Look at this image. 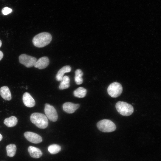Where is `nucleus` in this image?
Returning <instances> with one entry per match:
<instances>
[{
    "label": "nucleus",
    "mask_w": 161,
    "mask_h": 161,
    "mask_svg": "<svg viewBox=\"0 0 161 161\" xmlns=\"http://www.w3.org/2000/svg\"><path fill=\"white\" fill-rule=\"evenodd\" d=\"M71 68L69 65L64 66L58 72L56 76V80L59 81H61L65 73L69 72L71 71Z\"/></svg>",
    "instance_id": "ddd939ff"
},
{
    "label": "nucleus",
    "mask_w": 161,
    "mask_h": 161,
    "mask_svg": "<svg viewBox=\"0 0 161 161\" xmlns=\"http://www.w3.org/2000/svg\"><path fill=\"white\" fill-rule=\"evenodd\" d=\"M115 107L117 111L123 116H129L133 112L134 109L132 106L126 102L119 101L116 104Z\"/></svg>",
    "instance_id": "7ed1b4c3"
},
{
    "label": "nucleus",
    "mask_w": 161,
    "mask_h": 161,
    "mask_svg": "<svg viewBox=\"0 0 161 161\" xmlns=\"http://www.w3.org/2000/svg\"><path fill=\"white\" fill-rule=\"evenodd\" d=\"M97 126L100 131L104 132H110L114 131L116 129L114 123L108 119H103L97 122Z\"/></svg>",
    "instance_id": "20e7f679"
},
{
    "label": "nucleus",
    "mask_w": 161,
    "mask_h": 161,
    "mask_svg": "<svg viewBox=\"0 0 161 161\" xmlns=\"http://www.w3.org/2000/svg\"><path fill=\"white\" fill-rule=\"evenodd\" d=\"M80 106L78 104H75L70 102H67L63 105V110L69 114L74 113Z\"/></svg>",
    "instance_id": "9d476101"
},
{
    "label": "nucleus",
    "mask_w": 161,
    "mask_h": 161,
    "mask_svg": "<svg viewBox=\"0 0 161 161\" xmlns=\"http://www.w3.org/2000/svg\"><path fill=\"white\" fill-rule=\"evenodd\" d=\"M4 56L3 52L0 50V61L2 59Z\"/></svg>",
    "instance_id": "4be33fe9"
},
{
    "label": "nucleus",
    "mask_w": 161,
    "mask_h": 161,
    "mask_svg": "<svg viewBox=\"0 0 161 161\" xmlns=\"http://www.w3.org/2000/svg\"><path fill=\"white\" fill-rule=\"evenodd\" d=\"M87 93V90L83 87H79L75 89L73 92L74 96L79 98L84 97Z\"/></svg>",
    "instance_id": "f3484780"
},
{
    "label": "nucleus",
    "mask_w": 161,
    "mask_h": 161,
    "mask_svg": "<svg viewBox=\"0 0 161 161\" xmlns=\"http://www.w3.org/2000/svg\"><path fill=\"white\" fill-rule=\"evenodd\" d=\"M44 112L47 117L50 120L54 122L57 120L58 118L57 113L53 106L46 103L45 105Z\"/></svg>",
    "instance_id": "0eeeda50"
},
{
    "label": "nucleus",
    "mask_w": 161,
    "mask_h": 161,
    "mask_svg": "<svg viewBox=\"0 0 161 161\" xmlns=\"http://www.w3.org/2000/svg\"><path fill=\"white\" fill-rule=\"evenodd\" d=\"M17 118L14 116L5 119L4 121V124L9 127L14 126L17 124Z\"/></svg>",
    "instance_id": "2eb2a0df"
},
{
    "label": "nucleus",
    "mask_w": 161,
    "mask_h": 161,
    "mask_svg": "<svg viewBox=\"0 0 161 161\" xmlns=\"http://www.w3.org/2000/svg\"><path fill=\"white\" fill-rule=\"evenodd\" d=\"M2 139V135L0 134V141Z\"/></svg>",
    "instance_id": "5701e85b"
},
{
    "label": "nucleus",
    "mask_w": 161,
    "mask_h": 161,
    "mask_svg": "<svg viewBox=\"0 0 161 161\" xmlns=\"http://www.w3.org/2000/svg\"><path fill=\"white\" fill-rule=\"evenodd\" d=\"M107 92L111 97H117L121 94L123 92V87L120 83L114 82L109 85Z\"/></svg>",
    "instance_id": "39448f33"
},
{
    "label": "nucleus",
    "mask_w": 161,
    "mask_h": 161,
    "mask_svg": "<svg viewBox=\"0 0 161 161\" xmlns=\"http://www.w3.org/2000/svg\"><path fill=\"white\" fill-rule=\"evenodd\" d=\"M70 79L68 76L65 75L63 77L60 83L59 88L63 90L68 88L70 86Z\"/></svg>",
    "instance_id": "dca6fc26"
},
{
    "label": "nucleus",
    "mask_w": 161,
    "mask_h": 161,
    "mask_svg": "<svg viewBox=\"0 0 161 161\" xmlns=\"http://www.w3.org/2000/svg\"><path fill=\"white\" fill-rule=\"evenodd\" d=\"M28 151L30 156L33 158H39L42 155V153L39 148L32 146H30Z\"/></svg>",
    "instance_id": "4468645a"
},
{
    "label": "nucleus",
    "mask_w": 161,
    "mask_h": 161,
    "mask_svg": "<svg viewBox=\"0 0 161 161\" xmlns=\"http://www.w3.org/2000/svg\"><path fill=\"white\" fill-rule=\"evenodd\" d=\"M2 45V42L0 40V48Z\"/></svg>",
    "instance_id": "b1692460"
},
{
    "label": "nucleus",
    "mask_w": 161,
    "mask_h": 161,
    "mask_svg": "<svg viewBox=\"0 0 161 161\" xmlns=\"http://www.w3.org/2000/svg\"><path fill=\"white\" fill-rule=\"evenodd\" d=\"M52 40V36L49 33L44 32L35 35L33 38L32 42L35 47L41 48L49 44Z\"/></svg>",
    "instance_id": "f257e3e1"
},
{
    "label": "nucleus",
    "mask_w": 161,
    "mask_h": 161,
    "mask_svg": "<svg viewBox=\"0 0 161 161\" xmlns=\"http://www.w3.org/2000/svg\"><path fill=\"white\" fill-rule=\"evenodd\" d=\"M49 64V60L46 56H44L37 60L34 66L39 69H43L47 67Z\"/></svg>",
    "instance_id": "9b49d317"
},
{
    "label": "nucleus",
    "mask_w": 161,
    "mask_h": 161,
    "mask_svg": "<svg viewBox=\"0 0 161 161\" xmlns=\"http://www.w3.org/2000/svg\"><path fill=\"white\" fill-rule=\"evenodd\" d=\"M24 135L28 141L34 143H39L42 141V138L40 135L33 132H26Z\"/></svg>",
    "instance_id": "6e6552de"
},
{
    "label": "nucleus",
    "mask_w": 161,
    "mask_h": 161,
    "mask_svg": "<svg viewBox=\"0 0 161 161\" xmlns=\"http://www.w3.org/2000/svg\"><path fill=\"white\" fill-rule=\"evenodd\" d=\"M0 95L1 97L5 100H10L12 97L10 91L8 87L4 86L0 89Z\"/></svg>",
    "instance_id": "f8f14e48"
},
{
    "label": "nucleus",
    "mask_w": 161,
    "mask_h": 161,
    "mask_svg": "<svg viewBox=\"0 0 161 161\" xmlns=\"http://www.w3.org/2000/svg\"><path fill=\"white\" fill-rule=\"evenodd\" d=\"M19 60L21 64L27 67L30 68L34 66L37 61V59L35 57L23 54L20 55Z\"/></svg>",
    "instance_id": "423d86ee"
},
{
    "label": "nucleus",
    "mask_w": 161,
    "mask_h": 161,
    "mask_svg": "<svg viewBox=\"0 0 161 161\" xmlns=\"http://www.w3.org/2000/svg\"><path fill=\"white\" fill-rule=\"evenodd\" d=\"M30 120L32 123L41 129H45L48 125L47 118L42 113L37 112L33 113L30 116Z\"/></svg>",
    "instance_id": "f03ea898"
},
{
    "label": "nucleus",
    "mask_w": 161,
    "mask_h": 161,
    "mask_svg": "<svg viewBox=\"0 0 161 161\" xmlns=\"http://www.w3.org/2000/svg\"><path fill=\"white\" fill-rule=\"evenodd\" d=\"M12 11V10L7 7H5L3 8L1 11L2 14L4 15H7L10 13Z\"/></svg>",
    "instance_id": "412c9836"
},
{
    "label": "nucleus",
    "mask_w": 161,
    "mask_h": 161,
    "mask_svg": "<svg viewBox=\"0 0 161 161\" xmlns=\"http://www.w3.org/2000/svg\"><path fill=\"white\" fill-rule=\"evenodd\" d=\"M22 100L24 105L27 107H32L35 105V101L30 93H24L22 97Z\"/></svg>",
    "instance_id": "1a4fd4ad"
},
{
    "label": "nucleus",
    "mask_w": 161,
    "mask_h": 161,
    "mask_svg": "<svg viewBox=\"0 0 161 161\" xmlns=\"http://www.w3.org/2000/svg\"><path fill=\"white\" fill-rule=\"evenodd\" d=\"M75 80L76 84L80 85L83 82V79L82 78L83 75V73L80 69H76L75 71Z\"/></svg>",
    "instance_id": "a211bd4d"
},
{
    "label": "nucleus",
    "mask_w": 161,
    "mask_h": 161,
    "mask_svg": "<svg viewBox=\"0 0 161 161\" xmlns=\"http://www.w3.org/2000/svg\"><path fill=\"white\" fill-rule=\"evenodd\" d=\"M7 155L10 157H13L15 154L16 147L14 144H10L6 147Z\"/></svg>",
    "instance_id": "6ab92c4d"
},
{
    "label": "nucleus",
    "mask_w": 161,
    "mask_h": 161,
    "mask_svg": "<svg viewBox=\"0 0 161 161\" xmlns=\"http://www.w3.org/2000/svg\"><path fill=\"white\" fill-rule=\"evenodd\" d=\"M48 150L50 154H55L59 152L61 150V148L57 144H53L48 146Z\"/></svg>",
    "instance_id": "aec40b11"
}]
</instances>
